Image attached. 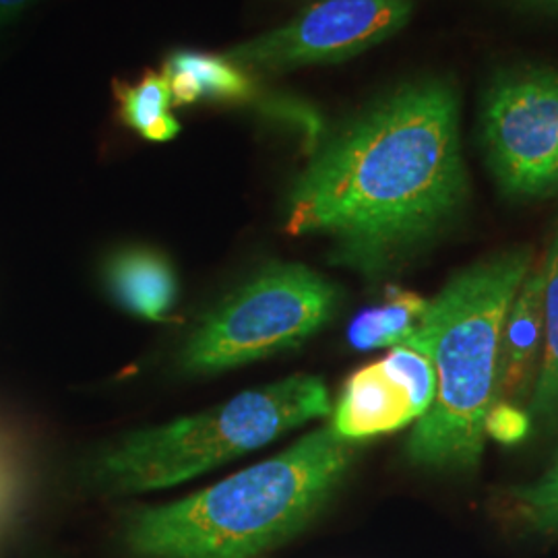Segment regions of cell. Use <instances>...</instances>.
<instances>
[{"instance_id":"1","label":"cell","mask_w":558,"mask_h":558,"mask_svg":"<svg viewBox=\"0 0 558 558\" xmlns=\"http://www.w3.org/2000/svg\"><path fill=\"white\" fill-rule=\"evenodd\" d=\"M470 199L456 81H405L320 141L286 201L292 236L379 279L442 239Z\"/></svg>"},{"instance_id":"2","label":"cell","mask_w":558,"mask_h":558,"mask_svg":"<svg viewBox=\"0 0 558 558\" xmlns=\"http://www.w3.org/2000/svg\"><path fill=\"white\" fill-rule=\"evenodd\" d=\"M354 456L356 440L325 426L216 486L143 509L126 542L145 558H255L319 511Z\"/></svg>"},{"instance_id":"3","label":"cell","mask_w":558,"mask_h":558,"mask_svg":"<svg viewBox=\"0 0 558 558\" xmlns=\"http://www.w3.org/2000/svg\"><path fill=\"white\" fill-rule=\"evenodd\" d=\"M534 251L513 246L478 260L430 300L410 348L433 362L437 396L408 440V458L424 468L472 470L484 451V422L495 405L502 327Z\"/></svg>"},{"instance_id":"4","label":"cell","mask_w":558,"mask_h":558,"mask_svg":"<svg viewBox=\"0 0 558 558\" xmlns=\"http://www.w3.org/2000/svg\"><path fill=\"white\" fill-rule=\"evenodd\" d=\"M331 412L319 377L244 391L203 414L129 435L96 459L94 478L108 490L145 493L195 478Z\"/></svg>"},{"instance_id":"5","label":"cell","mask_w":558,"mask_h":558,"mask_svg":"<svg viewBox=\"0 0 558 558\" xmlns=\"http://www.w3.org/2000/svg\"><path fill=\"white\" fill-rule=\"evenodd\" d=\"M338 306L331 281L299 263H274L211 311L182 348L191 373H221L296 348Z\"/></svg>"},{"instance_id":"6","label":"cell","mask_w":558,"mask_h":558,"mask_svg":"<svg viewBox=\"0 0 558 558\" xmlns=\"http://www.w3.org/2000/svg\"><path fill=\"white\" fill-rule=\"evenodd\" d=\"M480 143L502 195H557L558 66L521 64L497 73L480 104Z\"/></svg>"},{"instance_id":"7","label":"cell","mask_w":558,"mask_h":558,"mask_svg":"<svg viewBox=\"0 0 558 558\" xmlns=\"http://www.w3.org/2000/svg\"><path fill=\"white\" fill-rule=\"evenodd\" d=\"M412 13L414 0H319L296 20L234 46L223 57L253 75L343 62L393 38Z\"/></svg>"},{"instance_id":"8","label":"cell","mask_w":558,"mask_h":558,"mask_svg":"<svg viewBox=\"0 0 558 558\" xmlns=\"http://www.w3.org/2000/svg\"><path fill=\"white\" fill-rule=\"evenodd\" d=\"M544 279L542 267H532L523 279L502 327L497 366L495 403L523 405L532 398L538 379L544 343Z\"/></svg>"},{"instance_id":"9","label":"cell","mask_w":558,"mask_h":558,"mask_svg":"<svg viewBox=\"0 0 558 558\" xmlns=\"http://www.w3.org/2000/svg\"><path fill=\"white\" fill-rule=\"evenodd\" d=\"M418 420L408 389L380 360L356 371L341 391L331 428L341 439L393 433Z\"/></svg>"},{"instance_id":"10","label":"cell","mask_w":558,"mask_h":558,"mask_svg":"<svg viewBox=\"0 0 558 558\" xmlns=\"http://www.w3.org/2000/svg\"><path fill=\"white\" fill-rule=\"evenodd\" d=\"M170 87L174 106L201 101L214 104H257L271 96L259 89L255 75L223 54H205L195 50H174L161 69Z\"/></svg>"},{"instance_id":"11","label":"cell","mask_w":558,"mask_h":558,"mask_svg":"<svg viewBox=\"0 0 558 558\" xmlns=\"http://www.w3.org/2000/svg\"><path fill=\"white\" fill-rule=\"evenodd\" d=\"M112 299L141 319L160 320L177 304L179 283L174 269L158 251L124 248L112 255L106 267Z\"/></svg>"},{"instance_id":"12","label":"cell","mask_w":558,"mask_h":558,"mask_svg":"<svg viewBox=\"0 0 558 558\" xmlns=\"http://www.w3.org/2000/svg\"><path fill=\"white\" fill-rule=\"evenodd\" d=\"M539 267L544 279L542 366L525 414L539 430L553 433L558 430V223Z\"/></svg>"},{"instance_id":"13","label":"cell","mask_w":558,"mask_h":558,"mask_svg":"<svg viewBox=\"0 0 558 558\" xmlns=\"http://www.w3.org/2000/svg\"><path fill=\"white\" fill-rule=\"evenodd\" d=\"M428 304L430 300L420 294L389 288L380 304L360 311L356 319L350 323L348 343L360 352L399 348L414 336Z\"/></svg>"},{"instance_id":"14","label":"cell","mask_w":558,"mask_h":558,"mask_svg":"<svg viewBox=\"0 0 558 558\" xmlns=\"http://www.w3.org/2000/svg\"><path fill=\"white\" fill-rule=\"evenodd\" d=\"M119 119L124 126L135 131L143 140H174L180 133V122L172 114V94L161 73L147 71L135 83H117Z\"/></svg>"},{"instance_id":"15","label":"cell","mask_w":558,"mask_h":558,"mask_svg":"<svg viewBox=\"0 0 558 558\" xmlns=\"http://www.w3.org/2000/svg\"><path fill=\"white\" fill-rule=\"evenodd\" d=\"M519 518L539 534H558V458L534 484L511 490Z\"/></svg>"},{"instance_id":"16","label":"cell","mask_w":558,"mask_h":558,"mask_svg":"<svg viewBox=\"0 0 558 558\" xmlns=\"http://www.w3.org/2000/svg\"><path fill=\"white\" fill-rule=\"evenodd\" d=\"M383 362L408 389L418 418L426 414L437 396V373L433 362L410 348H393Z\"/></svg>"},{"instance_id":"17","label":"cell","mask_w":558,"mask_h":558,"mask_svg":"<svg viewBox=\"0 0 558 558\" xmlns=\"http://www.w3.org/2000/svg\"><path fill=\"white\" fill-rule=\"evenodd\" d=\"M530 426H532V422L527 418L525 410H521L513 403L497 401L486 416L484 433L499 442L509 445V442L525 439V435L530 433Z\"/></svg>"},{"instance_id":"18","label":"cell","mask_w":558,"mask_h":558,"mask_svg":"<svg viewBox=\"0 0 558 558\" xmlns=\"http://www.w3.org/2000/svg\"><path fill=\"white\" fill-rule=\"evenodd\" d=\"M40 0H0V36L11 29L17 21L23 20Z\"/></svg>"},{"instance_id":"19","label":"cell","mask_w":558,"mask_h":558,"mask_svg":"<svg viewBox=\"0 0 558 558\" xmlns=\"http://www.w3.org/2000/svg\"><path fill=\"white\" fill-rule=\"evenodd\" d=\"M502 2L521 13L558 17V0H502Z\"/></svg>"}]
</instances>
